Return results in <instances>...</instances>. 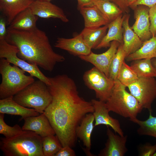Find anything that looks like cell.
Wrapping results in <instances>:
<instances>
[{"instance_id":"6da1fadb","label":"cell","mask_w":156,"mask_h":156,"mask_svg":"<svg viewBox=\"0 0 156 156\" xmlns=\"http://www.w3.org/2000/svg\"><path fill=\"white\" fill-rule=\"evenodd\" d=\"M49 78L52 101L44 113L62 147L72 148L77 140L76 128L86 114L94 112L93 105L79 96L75 83L67 75Z\"/></svg>"},{"instance_id":"7a4b0ae2","label":"cell","mask_w":156,"mask_h":156,"mask_svg":"<svg viewBox=\"0 0 156 156\" xmlns=\"http://www.w3.org/2000/svg\"><path fill=\"white\" fill-rule=\"evenodd\" d=\"M5 40L17 48L18 57L47 71H52L57 63L65 60L54 51L46 33L37 27L27 31L7 28Z\"/></svg>"},{"instance_id":"3957f363","label":"cell","mask_w":156,"mask_h":156,"mask_svg":"<svg viewBox=\"0 0 156 156\" xmlns=\"http://www.w3.org/2000/svg\"><path fill=\"white\" fill-rule=\"evenodd\" d=\"M42 139L33 131L23 130L12 138H1L0 148L5 156H44Z\"/></svg>"},{"instance_id":"277c9868","label":"cell","mask_w":156,"mask_h":156,"mask_svg":"<svg viewBox=\"0 0 156 156\" xmlns=\"http://www.w3.org/2000/svg\"><path fill=\"white\" fill-rule=\"evenodd\" d=\"M118 80L114 81L111 94L105 102L109 112H112L129 120L137 118L143 109L137 99L128 92Z\"/></svg>"},{"instance_id":"5b68a950","label":"cell","mask_w":156,"mask_h":156,"mask_svg":"<svg viewBox=\"0 0 156 156\" xmlns=\"http://www.w3.org/2000/svg\"><path fill=\"white\" fill-rule=\"evenodd\" d=\"M25 73L18 66H12L5 59L0 58V99L13 96L35 81L33 77L26 75Z\"/></svg>"},{"instance_id":"8992f818","label":"cell","mask_w":156,"mask_h":156,"mask_svg":"<svg viewBox=\"0 0 156 156\" xmlns=\"http://www.w3.org/2000/svg\"><path fill=\"white\" fill-rule=\"evenodd\" d=\"M13 99L21 105L32 108L41 114L50 103L52 96L47 85L38 79L17 93Z\"/></svg>"},{"instance_id":"52a82bcc","label":"cell","mask_w":156,"mask_h":156,"mask_svg":"<svg viewBox=\"0 0 156 156\" xmlns=\"http://www.w3.org/2000/svg\"><path fill=\"white\" fill-rule=\"evenodd\" d=\"M18 52L16 46L9 43L5 39L0 40V58L5 59L10 64L18 66L31 76L49 85L51 83L49 77L41 72L37 65L29 64L18 57Z\"/></svg>"},{"instance_id":"ba28073f","label":"cell","mask_w":156,"mask_h":156,"mask_svg":"<svg viewBox=\"0 0 156 156\" xmlns=\"http://www.w3.org/2000/svg\"><path fill=\"white\" fill-rule=\"evenodd\" d=\"M83 79L88 88L94 90L97 98L106 101L111 94L114 81L95 67L85 73Z\"/></svg>"},{"instance_id":"9c48e42d","label":"cell","mask_w":156,"mask_h":156,"mask_svg":"<svg viewBox=\"0 0 156 156\" xmlns=\"http://www.w3.org/2000/svg\"><path fill=\"white\" fill-rule=\"evenodd\" d=\"M127 88L143 109L152 112V104L156 98V79L154 77H138Z\"/></svg>"},{"instance_id":"30bf717a","label":"cell","mask_w":156,"mask_h":156,"mask_svg":"<svg viewBox=\"0 0 156 156\" xmlns=\"http://www.w3.org/2000/svg\"><path fill=\"white\" fill-rule=\"evenodd\" d=\"M120 44L118 41H113L111 42L109 49L102 53L96 54L92 51L87 55L79 57L82 60L92 64L109 77L111 63Z\"/></svg>"},{"instance_id":"8fae6325","label":"cell","mask_w":156,"mask_h":156,"mask_svg":"<svg viewBox=\"0 0 156 156\" xmlns=\"http://www.w3.org/2000/svg\"><path fill=\"white\" fill-rule=\"evenodd\" d=\"M149 8L143 5H138L132 8L134 11L135 22L131 27L143 42L152 37L150 31Z\"/></svg>"},{"instance_id":"7c38bea8","label":"cell","mask_w":156,"mask_h":156,"mask_svg":"<svg viewBox=\"0 0 156 156\" xmlns=\"http://www.w3.org/2000/svg\"><path fill=\"white\" fill-rule=\"evenodd\" d=\"M91 102L94 108L92 113L94 118V127L105 125L107 127H110L116 133L120 135H124L119 121L109 115L105 102L95 99H92Z\"/></svg>"},{"instance_id":"4fadbf2b","label":"cell","mask_w":156,"mask_h":156,"mask_svg":"<svg viewBox=\"0 0 156 156\" xmlns=\"http://www.w3.org/2000/svg\"><path fill=\"white\" fill-rule=\"evenodd\" d=\"M107 127V139L105 147L99 154V156H123L128 151L126 146L127 135L115 134Z\"/></svg>"},{"instance_id":"5bb4252c","label":"cell","mask_w":156,"mask_h":156,"mask_svg":"<svg viewBox=\"0 0 156 156\" xmlns=\"http://www.w3.org/2000/svg\"><path fill=\"white\" fill-rule=\"evenodd\" d=\"M29 7L33 13L38 17L57 18L64 23L69 21L63 10L51 2L34 0Z\"/></svg>"},{"instance_id":"9a60e30c","label":"cell","mask_w":156,"mask_h":156,"mask_svg":"<svg viewBox=\"0 0 156 156\" xmlns=\"http://www.w3.org/2000/svg\"><path fill=\"white\" fill-rule=\"evenodd\" d=\"M23 130L33 131L43 138L56 135L48 118L43 113L36 116H31L24 119Z\"/></svg>"},{"instance_id":"2e32d148","label":"cell","mask_w":156,"mask_h":156,"mask_svg":"<svg viewBox=\"0 0 156 156\" xmlns=\"http://www.w3.org/2000/svg\"><path fill=\"white\" fill-rule=\"evenodd\" d=\"M54 47L79 56L87 55L92 52L80 34L72 38H57Z\"/></svg>"},{"instance_id":"e0dca14e","label":"cell","mask_w":156,"mask_h":156,"mask_svg":"<svg viewBox=\"0 0 156 156\" xmlns=\"http://www.w3.org/2000/svg\"><path fill=\"white\" fill-rule=\"evenodd\" d=\"M130 17L129 14H125L122 23L123 48L126 58L139 49L143 43L130 26Z\"/></svg>"},{"instance_id":"ac0fdd59","label":"cell","mask_w":156,"mask_h":156,"mask_svg":"<svg viewBox=\"0 0 156 156\" xmlns=\"http://www.w3.org/2000/svg\"><path fill=\"white\" fill-rule=\"evenodd\" d=\"M34 0H0V11L9 25L20 13L29 7Z\"/></svg>"},{"instance_id":"d6986e66","label":"cell","mask_w":156,"mask_h":156,"mask_svg":"<svg viewBox=\"0 0 156 156\" xmlns=\"http://www.w3.org/2000/svg\"><path fill=\"white\" fill-rule=\"evenodd\" d=\"M0 113L20 116L21 120L31 116H36L40 113L34 109L24 107L16 102L11 96L0 100Z\"/></svg>"},{"instance_id":"ffe728a7","label":"cell","mask_w":156,"mask_h":156,"mask_svg":"<svg viewBox=\"0 0 156 156\" xmlns=\"http://www.w3.org/2000/svg\"><path fill=\"white\" fill-rule=\"evenodd\" d=\"M124 14L121 15L108 25V31L96 49L109 47L111 42L116 41L123 43L122 23Z\"/></svg>"},{"instance_id":"44dd1931","label":"cell","mask_w":156,"mask_h":156,"mask_svg":"<svg viewBox=\"0 0 156 156\" xmlns=\"http://www.w3.org/2000/svg\"><path fill=\"white\" fill-rule=\"evenodd\" d=\"M83 16L85 28L98 27L108 25V20L94 5L79 9Z\"/></svg>"},{"instance_id":"7402d4cb","label":"cell","mask_w":156,"mask_h":156,"mask_svg":"<svg viewBox=\"0 0 156 156\" xmlns=\"http://www.w3.org/2000/svg\"><path fill=\"white\" fill-rule=\"evenodd\" d=\"M38 18L29 7L18 14L7 28L23 31L32 30L37 27L36 22Z\"/></svg>"},{"instance_id":"603a6c76","label":"cell","mask_w":156,"mask_h":156,"mask_svg":"<svg viewBox=\"0 0 156 156\" xmlns=\"http://www.w3.org/2000/svg\"><path fill=\"white\" fill-rule=\"evenodd\" d=\"M94 118L92 113L86 115L76 129V134L77 138L82 141L87 151L90 153L91 148V137L94 127Z\"/></svg>"},{"instance_id":"cb8c5ba5","label":"cell","mask_w":156,"mask_h":156,"mask_svg":"<svg viewBox=\"0 0 156 156\" xmlns=\"http://www.w3.org/2000/svg\"><path fill=\"white\" fill-rule=\"evenodd\" d=\"M156 58V36L143 42L142 46L137 51L126 58L127 62L142 59Z\"/></svg>"},{"instance_id":"d4e9b609","label":"cell","mask_w":156,"mask_h":156,"mask_svg":"<svg viewBox=\"0 0 156 156\" xmlns=\"http://www.w3.org/2000/svg\"><path fill=\"white\" fill-rule=\"evenodd\" d=\"M107 29V25L96 28L84 27L80 34L91 49H96L106 34Z\"/></svg>"},{"instance_id":"484cf974","label":"cell","mask_w":156,"mask_h":156,"mask_svg":"<svg viewBox=\"0 0 156 156\" xmlns=\"http://www.w3.org/2000/svg\"><path fill=\"white\" fill-rule=\"evenodd\" d=\"M93 3L109 23L123 13L117 5L110 0H93Z\"/></svg>"},{"instance_id":"4316f807","label":"cell","mask_w":156,"mask_h":156,"mask_svg":"<svg viewBox=\"0 0 156 156\" xmlns=\"http://www.w3.org/2000/svg\"><path fill=\"white\" fill-rule=\"evenodd\" d=\"M151 59H142L131 61L130 66L139 77H156V69L153 66Z\"/></svg>"},{"instance_id":"83f0119b","label":"cell","mask_w":156,"mask_h":156,"mask_svg":"<svg viewBox=\"0 0 156 156\" xmlns=\"http://www.w3.org/2000/svg\"><path fill=\"white\" fill-rule=\"evenodd\" d=\"M148 118L145 120H141L136 118L129 120L138 125V133L140 135H148L156 138V117L149 112Z\"/></svg>"},{"instance_id":"f1b7e54d","label":"cell","mask_w":156,"mask_h":156,"mask_svg":"<svg viewBox=\"0 0 156 156\" xmlns=\"http://www.w3.org/2000/svg\"><path fill=\"white\" fill-rule=\"evenodd\" d=\"M42 145L44 156H55L62 147L56 135H50L42 138Z\"/></svg>"},{"instance_id":"f546056e","label":"cell","mask_w":156,"mask_h":156,"mask_svg":"<svg viewBox=\"0 0 156 156\" xmlns=\"http://www.w3.org/2000/svg\"><path fill=\"white\" fill-rule=\"evenodd\" d=\"M126 56L123 44H120L111 63L109 70V78L115 81L118 76Z\"/></svg>"},{"instance_id":"4dcf8cb0","label":"cell","mask_w":156,"mask_h":156,"mask_svg":"<svg viewBox=\"0 0 156 156\" xmlns=\"http://www.w3.org/2000/svg\"><path fill=\"white\" fill-rule=\"evenodd\" d=\"M138 77L135 71L131 66L124 61L119 71L118 80L122 84L127 87L138 79Z\"/></svg>"},{"instance_id":"1f68e13d","label":"cell","mask_w":156,"mask_h":156,"mask_svg":"<svg viewBox=\"0 0 156 156\" xmlns=\"http://www.w3.org/2000/svg\"><path fill=\"white\" fill-rule=\"evenodd\" d=\"M4 114L0 113V133L6 139L13 138L21 133L23 131L22 127L16 124L13 127L7 124L4 120Z\"/></svg>"},{"instance_id":"d6a6232c","label":"cell","mask_w":156,"mask_h":156,"mask_svg":"<svg viewBox=\"0 0 156 156\" xmlns=\"http://www.w3.org/2000/svg\"><path fill=\"white\" fill-rule=\"evenodd\" d=\"M138 155L153 156L156 151V143L152 145L146 143L140 146L138 148Z\"/></svg>"},{"instance_id":"836d02e7","label":"cell","mask_w":156,"mask_h":156,"mask_svg":"<svg viewBox=\"0 0 156 156\" xmlns=\"http://www.w3.org/2000/svg\"><path fill=\"white\" fill-rule=\"evenodd\" d=\"M151 36H156V4L150 8L149 11Z\"/></svg>"},{"instance_id":"e575fe53","label":"cell","mask_w":156,"mask_h":156,"mask_svg":"<svg viewBox=\"0 0 156 156\" xmlns=\"http://www.w3.org/2000/svg\"><path fill=\"white\" fill-rule=\"evenodd\" d=\"M75 153L72 147L66 146L62 147L55 156H75Z\"/></svg>"},{"instance_id":"d590c367","label":"cell","mask_w":156,"mask_h":156,"mask_svg":"<svg viewBox=\"0 0 156 156\" xmlns=\"http://www.w3.org/2000/svg\"><path fill=\"white\" fill-rule=\"evenodd\" d=\"M7 25L5 18L1 15L0 16V40L5 39L7 34Z\"/></svg>"},{"instance_id":"8d00e7d4","label":"cell","mask_w":156,"mask_h":156,"mask_svg":"<svg viewBox=\"0 0 156 156\" xmlns=\"http://www.w3.org/2000/svg\"><path fill=\"white\" fill-rule=\"evenodd\" d=\"M117 5L125 14H129V7L128 5L127 0H110Z\"/></svg>"},{"instance_id":"74e56055","label":"cell","mask_w":156,"mask_h":156,"mask_svg":"<svg viewBox=\"0 0 156 156\" xmlns=\"http://www.w3.org/2000/svg\"><path fill=\"white\" fill-rule=\"evenodd\" d=\"M156 4V0H138L130 5L129 8L132 9L138 5H146L150 8Z\"/></svg>"},{"instance_id":"f35d334b","label":"cell","mask_w":156,"mask_h":156,"mask_svg":"<svg viewBox=\"0 0 156 156\" xmlns=\"http://www.w3.org/2000/svg\"><path fill=\"white\" fill-rule=\"evenodd\" d=\"M93 0H77L78 8L79 9L81 8L93 5Z\"/></svg>"},{"instance_id":"ab89813d","label":"cell","mask_w":156,"mask_h":156,"mask_svg":"<svg viewBox=\"0 0 156 156\" xmlns=\"http://www.w3.org/2000/svg\"><path fill=\"white\" fill-rule=\"evenodd\" d=\"M138 0H127V3L128 6H129L133 3H135Z\"/></svg>"},{"instance_id":"60d3db41","label":"cell","mask_w":156,"mask_h":156,"mask_svg":"<svg viewBox=\"0 0 156 156\" xmlns=\"http://www.w3.org/2000/svg\"><path fill=\"white\" fill-rule=\"evenodd\" d=\"M151 60L153 65L156 69V58H153Z\"/></svg>"},{"instance_id":"b9f144b4","label":"cell","mask_w":156,"mask_h":156,"mask_svg":"<svg viewBox=\"0 0 156 156\" xmlns=\"http://www.w3.org/2000/svg\"><path fill=\"white\" fill-rule=\"evenodd\" d=\"M41 1H47V2H51L52 0H37Z\"/></svg>"},{"instance_id":"7bdbcfd3","label":"cell","mask_w":156,"mask_h":156,"mask_svg":"<svg viewBox=\"0 0 156 156\" xmlns=\"http://www.w3.org/2000/svg\"><path fill=\"white\" fill-rule=\"evenodd\" d=\"M156 156V152L153 154V156Z\"/></svg>"}]
</instances>
